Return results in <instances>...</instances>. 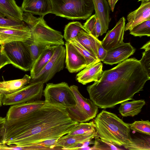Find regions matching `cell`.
I'll return each instance as SVG.
<instances>
[{"instance_id": "13", "label": "cell", "mask_w": 150, "mask_h": 150, "mask_svg": "<svg viewBox=\"0 0 150 150\" xmlns=\"http://www.w3.org/2000/svg\"><path fill=\"white\" fill-rule=\"evenodd\" d=\"M125 19L123 17L120 19L114 28L107 32L101 45L106 51L113 48L124 43Z\"/></svg>"}, {"instance_id": "38", "label": "cell", "mask_w": 150, "mask_h": 150, "mask_svg": "<svg viewBox=\"0 0 150 150\" xmlns=\"http://www.w3.org/2000/svg\"><path fill=\"white\" fill-rule=\"evenodd\" d=\"M95 39L97 48V57L100 61H103L106 55L107 51L105 50L102 46L101 41L99 40L97 38L95 37Z\"/></svg>"}, {"instance_id": "9", "label": "cell", "mask_w": 150, "mask_h": 150, "mask_svg": "<svg viewBox=\"0 0 150 150\" xmlns=\"http://www.w3.org/2000/svg\"><path fill=\"white\" fill-rule=\"evenodd\" d=\"M65 47L63 45H57L54 53L42 70L29 83L41 81L44 83L50 80L57 72L63 69L65 63Z\"/></svg>"}, {"instance_id": "2", "label": "cell", "mask_w": 150, "mask_h": 150, "mask_svg": "<svg viewBox=\"0 0 150 150\" xmlns=\"http://www.w3.org/2000/svg\"><path fill=\"white\" fill-rule=\"evenodd\" d=\"M150 79L139 61L130 58L103 71L100 79L87 90L94 103L105 109L132 100Z\"/></svg>"}, {"instance_id": "40", "label": "cell", "mask_w": 150, "mask_h": 150, "mask_svg": "<svg viewBox=\"0 0 150 150\" xmlns=\"http://www.w3.org/2000/svg\"><path fill=\"white\" fill-rule=\"evenodd\" d=\"M90 34L97 38L103 34L101 25L97 18L93 29Z\"/></svg>"}, {"instance_id": "35", "label": "cell", "mask_w": 150, "mask_h": 150, "mask_svg": "<svg viewBox=\"0 0 150 150\" xmlns=\"http://www.w3.org/2000/svg\"><path fill=\"white\" fill-rule=\"evenodd\" d=\"M148 76L150 77V50L142 53L141 59L139 60Z\"/></svg>"}, {"instance_id": "42", "label": "cell", "mask_w": 150, "mask_h": 150, "mask_svg": "<svg viewBox=\"0 0 150 150\" xmlns=\"http://www.w3.org/2000/svg\"><path fill=\"white\" fill-rule=\"evenodd\" d=\"M10 63L7 57L0 50V69Z\"/></svg>"}, {"instance_id": "10", "label": "cell", "mask_w": 150, "mask_h": 150, "mask_svg": "<svg viewBox=\"0 0 150 150\" xmlns=\"http://www.w3.org/2000/svg\"><path fill=\"white\" fill-rule=\"evenodd\" d=\"M44 83L41 81L29 83L18 91L4 96L2 104L5 105H13L40 100L43 92Z\"/></svg>"}, {"instance_id": "27", "label": "cell", "mask_w": 150, "mask_h": 150, "mask_svg": "<svg viewBox=\"0 0 150 150\" xmlns=\"http://www.w3.org/2000/svg\"><path fill=\"white\" fill-rule=\"evenodd\" d=\"M81 31L88 32L80 22L75 21L70 22L65 27L63 38L66 42H70L75 39L79 33Z\"/></svg>"}, {"instance_id": "17", "label": "cell", "mask_w": 150, "mask_h": 150, "mask_svg": "<svg viewBox=\"0 0 150 150\" xmlns=\"http://www.w3.org/2000/svg\"><path fill=\"white\" fill-rule=\"evenodd\" d=\"M21 8L23 11L43 17L52 11L50 0H23Z\"/></svg>"}, {"instance_id": "26", "label": "cell", "mask_w": 150, "mask_h": 150, "mask_svg": "<svg viewBox=\"0 0 150 150\" xmlns=\"http://www.w3.org/2000/svg\"><path fill=\"white\" fill-rule=\"evenodd\" d=\"M127 149L131 150H150V137L142 136L132 138L130 142L124 146Z\"/></svg>"}, {"instance_id": "8", "label": "cell", "mask_w": 150, "mask_h": 150, "mask_svg": "<svg viewBox=\"0 0 150 150\" xmlns=\"http://www.w3.org/2000/svg\"><path fill=\"white\" fill-rule=\"evenodd\" d=\"M46 103L65 108L75 106L76 100L70 86L63 82L57 83H48L43 91Z\"/></svg>"}, {"instance_id": "44", "label": "cell", "mask_w": 150, "mask_h": 150, "mask_svg": "<svg viewBox=\"0 0 150 150\" xmlns=\"http://www.w3.org/2000/svg\"><path fill=\"white\" fill-rule=\"evenodd\" d=\"M141 49H144L145 50H150V41H149L146 44L144 45Z\"/></svg>"}, {"instance_id": "5", "label": "cell", "mask_w": 150, "mask_h": 150, "mask_svg": "<svg viewBox=\"0 0 150 150\" xmlns=\"http://www.w3.org/2000/svg\"><path fill=\"white\" fill-rule=\"evenodd\" d=\"M52 13L68 19L85 20L94 10L92 0H50Z\"/></svg>"}, {"instance_id": "11", "label": "cell", "mask_w": 150, "mask_h": 150, "mask_svg": "<svg viewBox=\"0 0 150 150\" xmlns=\"http://www.w3.org/2000/svg\"><path fill=\"white\" fill-rule=\"evenodd\" d=\"M32 36L31 30L25 25L6 28H0V45L16 41H27Z\"/></svg>"}, {"instance_id": "6", "label": "cell", "mask_w": 150, "mask_h": 150, "mask_svg": "<svg viewBox=\"0 0 150 150\" xmlns=\"http://www.w3.org/2000/svg\"><path fill=\"white\" fill-rule=\"evenodd\" d=\"M0 50L10 64L25 71L30 70L32 62L28 41L6 43L1 45Z\"/></svg>"}, {"instance_id": "23", "label": "cell", "mask_w": 150, "mask_h": 150, "mask_svg": "<svg viewBox=\"0 0 150 150\" xmlns=\"http://www.w3.org/2000/svg\"><path fill=\"white\" fill-rule=\"evenodd\" d=\"M56 45L49 46L45 49L39 56L30 70L31 79L38 74L49 61L54 53Z\"/></svg>"}, {"instance_id": "7", "label": "cell", "mask_w": 150, "mask_h": 150, "mask_svg": "<svg viewBox=\"0 0 150 150\" xmlns=\"http://www.w3.org/2000/svg\"><path fill=\"white\" fill-rule=\"evenodd\" d=\"M70 87L76 100L75 106L66 108L71 119L79 123L88 121L96 117L98 107L90 99L83 97L77 86L73 85Z\"/></svg>"}, {"instance_id": "18", "label": "cell", "mask_w": 150, "mask_h": 150, "mask_svg": "<svg viewBox=\"0 0 150 150\" xmlns=\"http://www.w3.org/2000/svg\"><path fill=\"white\" fill-rule=\"evenodd\" d=\"M103 64L100 62L86 67L76 75L77 81L83 85L98 81L101 77L103 71Z\"/></svg>"}, {"instance_id": "39", "label": "cell", "mask_w": 150, "mask_h": 150, "mask_svg": "<svg viewBox=\"0 0 150 150\" xmlns=\"http://www.w3.org/2000/svg\"><path fill=\"white\" fill-rule=\"evenodd\" d=\"M8 149H13V150H51V149L44 147L42 146H11V147H8Z\"/></svg>"}, {"instance_id": "37", "label": "cell", "mask_w": 150, "mask_h": 150, "mask_svg": "<svg viewBox=\"0 0 150 150\" xmlns=\"http://www.w3.org/2000/svg\"><path fill=\"white\" fill-rule=\"evenodd\" d=\"M97 17L95 14L88 18L83 25L84 29L89 33H91L94 28L96 21Z\"/></svg>"}, {"instance_id": "29", "label": "cell", "mask_w": 150, "mask_h": 150, "mask_svg": "<svg viewBox=\"0 0 150 150\" xmlns=\"http://www.w3.org/2000/svg\"><path fill=\"white\" fill-rule=\"evenodd\" d=\"M69 42L84 57L86 62V67L100 62L96 56L89 52L76 40L74 39Z\"/></svg>"}, {"instance_id": "41", "label": "cell", "mask_w": 150, "mask_h": 150, "mask_svg": "<svg viewBox=\"0 0 150 150\" xmlns=\"http://www.w3.org/2000/svg\"><path fill=\"white\" fill-rule=\"evenodd\" d=\"M6 122V117H0V146L6 145L4 140V131Z\"/></svg>"}, {"instance_id": "30", "label": "cell", "mask_w": 150, "mask_h": 150, "mask_svg": "<svg viewBox=\"0 0 150 150\" xmlns=\"http://www.w3.org/2000/svg\"><path fill=\"white\" fill-rule=\"evenodd\" d=\"M130 34L134 36H150V19L146 20L129 30Z\"/></svg>"}, {"instance_id": "43", "label": "cell", "mask_w": 150, "mask_h": 150, "mask_svg": "<svg viewBox=\"0 0 150 150\" xmlns=\"http://www.w3.org/2000/svg\"><path fill=\"white\" fill-rule=\"evenodd\" d=\"M119 0H108L109 6L112 12L114 11L116 3Z\"/></svg>"}, {"instance_id": "1", "label": "cell", "mask_w": 150, "mask_h": 150, "mask_svg": "<svg viewBox=\"0 0 150 150\" xmlns=\"http://www.w3.org/2000/svg\"><path fill=\"white\" fill-rule=\"evenodd\" d=\"M65 107L46 103L19 119L7 120L4 140L10 146H32L45 140L59 139L75 128Z\"/></svg>"}, {"instance_id": "25", "label": "cell", "mask_w": 150, "mask_h": 150, "mask_svg": "<svg viewBox=\"0 0 150 150\" xmlns=\"http://www.w3.org/2000/svg\"><path fill=\"white\" fill-rule=\"evenodd\" d=\"M75 39L97 57V48L95 37L87 32L81 31L79 33Z\"/></svg>"}, {"instance_id": "3", "label": "cell", "mask_w": 150, "mask_h": 150, "mask_svg": "<svg viewBox=\"0 0 150 150\" xmlns=\"http://www.w3.org/2000/svg\"><path fill=\"white\" fill-rule=\"evenodd\" d=\"M94 122L98 137L116 146H124L130 142L132 138L129 124L116 114L102 110Z\"/></svg>"}, {"instance_id": "34", "label": "cell", "mask_w": 150, "mask_h": 150, "mask_svg": "<svg viewBox=\"0 0 150 150\" xmlns=\"http://www.w3.org/2000/svg\"><path fill=\"white\" fill-rule=\"evenodd\" d=\"M26 24L22 20L0 16V28L11 27Z\"/></svg>"}, {"instance_id": "20", "label": "cell", "mask_w": 150, "mask_h": 150, "mask_svg": "<svg viewBox=\"0 0 150 150\" xmlns=\"http://www.w3.org/2000/svg\"><path fill=\"white\" fill-rule=\"evenodd\" d=\"M31 79L30 76L25 74L21 79L0 81V94L3 96L12 94L29 84Z\"/></svg>"}, {"instance_id": "4", "label": "cell", "mask_w": 150, "mask_h": 150, "mask_svg": "<svg viewBox=\"0 0 150 150\" xmlns=\"http://www.w3.org/2000/svg\"><path fill=\"white\" fill-rule=\"evenodd\" d=\"M43 17L40 16L37 18L29 13H23V21L31 30L30 39L35 42L43 45H64L63 36L61 33L48 26Z\"/></svg>"}, {"instance_id": "24", "label": "cell", "mask_w": 150, "mask_h": 150, "mask_svg": "<svg viewBox=\"0 0 150 150\" xmlns=\"http://www.w3.org/2000/svg\"><path fill=\"white\" fill-rule=\"evenodd\" d=\"M146 102L144 100L126 101L121 103L118 109L119 113L124 117H133L141 111Z\"/></svg>"}, {"instance_id": "32", "label": "cell", "mask_w": 150, "mask_h": 150, "mask_svg": "<svg viewBox=\"0 0 150 150\" xmlns=\"http://www.w3.org/2000/svg\"><path fill=\"white\" fill-rule=\"evenodd\" d=\"M129 125L132 130L150 135V122L149 120L135 121Z\"/></svg>"}, {"instance_id": "46", "label": "cell", "mask_w": 150, "mask_h": 150, "mask_svg": "<svg viewBox=\"0 0 150 150\" xmlns=\"http://www.w3.org/2000/svg\"><path fill=\"white\" fill-rule=\"evenodd\" d=\"M150 1V0H138V1H141V2H146Z\"/></svg>"}, {"instance_id": "15", "label": "cell", "mask_w": 150, "mask_h": 150, "mask_svg": "<svg viewBox=\"0 0 150 150\" xmlns=\"http://www.w3.org/2000/svg\"><path fill=\"white\" fill-rule=\"evenodd\" d=\"M46 103L45 100H39L13 105L8 109L5 117L6 120H10L20 119L41 107Z\"/></svg>"}, {"instance_id": "28", "label": "cell", "mask_w": 150, "mask_h": 150, "mask_svg": "<svg viewBox=\"0 0 150 150\" xmlns=\"http://www.w3.org/2000/svg\"><path fill=\"white\" fill-rule=\"evenodd\" d=\"M93 135L98 137L95 124L93 121L89 122H79L74 129L67 134L68 135Z\"/></svg>"}, {"instance_id": "22", "label": "cell", "mask_w": 150, "mask_h": 150, "mask_svg": "<svg viewBox=\"0 0 150 150\" xmlns=\"http://www.w3.org/2000/svg\"><path fill=\"white\" fill-rule=\"evenodd\" d=\"M23 13L15 0H0V16L23 21Z\"/></svg>"}, {"instance_id": "33", "label": "cell", "mask_w": 150, "mask_h": 150, "mask_svg": "<svg viewBox=\"0 0 150 150\" xmlns=\"http://www.w3.org/2000/svg\"><path fill=\"white\" fill-rule=\"evenodd\" d=\"M94 142V145L91 148V150H120L112 144L103 139L96 137Z\"/></svg>"}, {"instance_id": "14", "label": "cell", "mask_w": 150, "mask_h": 150, "mask_svg": "<svg viewBox=\"0 0 150 150\" xmlns=\"http://www.w3.org/2000/svg\"><path fill=\"white\" fill-rule=\"evenodd\" d=\"M135 51V49L129 42H124L107 51L106 55L103 62L110 65L119 63L128 59Z\"/></svg>"}, {"instance_id": "16", "label": "cell", "mask_w": 150, "mask_h": 150, "mask_svg": "<svg viewBox=\"0 0 150 150\" xmlns=\"http://www.w3.org/2000/svg\"><path fill=\"white\" fill-rule=\"evenodd\" d=\"M150 19V1L141 2L139 7L130 12L127 16L128 22L125 31L129 30L141 22Z\"/></svg>"}, {"instance_id": "21", "label": "cell", "mask_w": 150, "mask_h": 150, "mask_svg": "<svg viewBox=\"0 0 150 150\" xmlns=\"http://www.w3.org/2000/svg\"><path fill=\"white\" fill-rule=\"evenodd\" d=\"M96 137L93 135L67 134L58 139L55 144V147H61L62 149L69 150L76 145L89 142Z\"/></svg>"}, {"instance_id": "31", "label": "cell", "mask_w": 150, "mask_h": 150, "mask_svg": "<svg viewBox=\"0 0 150 150\" xmlns=\"http://www.w3.org/2000/svg\"><path fill=\"white\" fill-rule=\"evenodd\" d=\"M32 62V66L42 52L50 46L35 42L31 39L27 41ZM32 68V67H31Z\"/></svg>"}, {"instance_id": "19", "label": "cell", "mask_w": 150, "mask_h": 150, "mask_svg": "<svg viewBox=\"0 0 150 150\" xmlns=\"http://www.w3.org/2000/svg\"><path fill=\"white\" fill-rule=\"evenodd\" d=\"M96 15L102 27L103 33L108 29L111 18L110 8L107 0H92Z\"/></svg>"}, {"instance_id": "36", "label": "cell", "mask_w": 150, "mask_h": 150, "mask_svg": "<svg viewBox=\"0 0 150 150\" xmlns=\"http://www.w3.org/2000/svg\"><path fill=\"white\" fill-rule=\"evenodd\" d=\"M58 139H51L35 143L32 146H42L53 149Z\"/></svg>"}, {"instance_id": "45", "label": "cell", "mask_w": 150, "mask_h": 150, "mask_svg": "<svg viewBox=\"0 0 150 150\" xmlns=\"http://www.w3.org/2000/svg\"><path fill=\"white\" fill-rule=\"evenodd\" d=\"M3 97V96L0 94V107L2 105Z\"/></svg>"}, {"instance_id": "12", "label": "cell", "mask_w": 150, "mask_h": 150, "mask_svg": "<svg viewBox=\"0 0 150 150\" xmlns=\"http://www.w3.org/2000/svg\"><path fill=\"white\" fill-rule=\"evenodd\" d=\"M66 50L65 63L66 68L71 73H76L86 67L84 57L69 42L65 44Z\"/></svg>"}]
</instances>
